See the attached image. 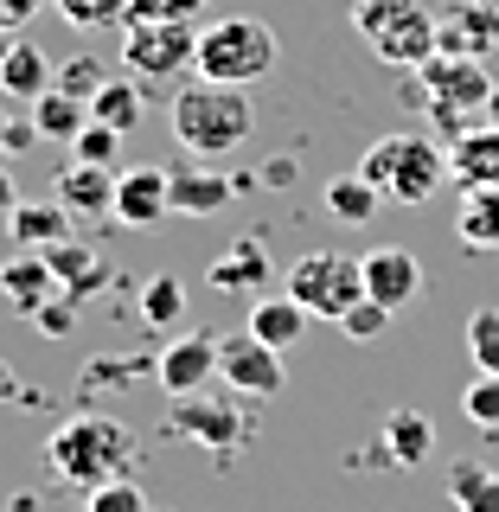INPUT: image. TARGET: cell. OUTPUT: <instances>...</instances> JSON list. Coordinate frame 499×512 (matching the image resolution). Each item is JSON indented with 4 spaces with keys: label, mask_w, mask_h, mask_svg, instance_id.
I'll list each match as a JSON object with an SVG mask.
<instances>
[{
    "label": "cell",
    "mask_w": 499,
    "mask_h": 512,
    "mask_svg": "<svg viewBox=\"0 0 499 512\" xmlns=\"http://www.w3.org/2000/svg\"><path fill=\"white\" fill-rule=\"evenodd\" d=\"M128 461H135V429H128L122 416H103V410H84V416H71V423H58L52 442H45V468H52L64 487H84V493L128 474Z\"/></svg>",
    "instance_id": "6da1fadb"
},
{
    "label": "cell",
    "mask_w": 499,
    "mask_h": 512,
    "mask_svg": "<svg viewBox=\"0 0 499 512\" xmlns=\"http://www.w3.org/2000/svg\"><path fill=\"white\" fill-rule=\"evenodd\" d=\"M276 64H282V39H276V26L256 20V13H224V20L199 26V52H192V71H199L205 84L250 90V84H263Z\"/></svg>",
    "instance_id": "7a4b0ae2"
},
{
    "label": "cell",
    "mask_w": 499,
    "mask_h": 512,
    "mask_svg": "<svg viewBox=\"0 0 499 512\" xmlns=\"http://www.w3.org/2000/svg\"><path fill=\"white\" fill-rule=\"evenodd\" d=\"M416 77V103H423V116L429 128L442 135V148L455 135H468L474 122H487V103H493V77H487V58H448L436 52L423 64V71H410Z\"/></svg>",
    "instance_id": "3957f363"
},
{
    "label": "cell",
    "mask_w": 499,
    "mask_h": 512,
    "mask_svg": "<svg viewBox=\"0 0 499 512\" xmlns=\"http://www.w3.org/2000/svg\"><path fill=\"white\" fill-rule=\"evenodd\" d=\"M250 128H256V109H250V96L231 90V84H205L199 77V84H186L173 96V141L199 160L237 154L250 141Z\"/></svg>",
    "instance_id": "277c9868"
},
{
    "label": "cell",
    "mask_w": 499,
    "mask_h": 512,
    "mask_svg": "<svg viewBox=\"0 0 499 512\" xmlns=\"http://www.w3.org/2000/svg\"><path fill=\"white\" fill-rule=\"evenodd\" d=\"M359 173L378 186V199L410 205V212H416V205H429L442 192L448 148H442V141H429V135H378L372 148H365Z\"/></svg>",
    "instance_id": "5b68a950"
},
{
    "label": "cell",
    "mask_w": 499,
    "mask_h": 512,
    "mask_svg": "<svg viewBox=\"0 0 499 512\" xmlns=\"http://www.w3.org/2000/svg\"><path fill=\"white\" fill-rule=\"evenodd\" d=\"M352 32L391 71H423L436 58V7L423 0H352Z\"/></svg>",
    "instance_id": "8992f818"
},
{
    "label": "cell",
    "mask_w": 499,
    "mask_h": 512,
    "mask_svg": "<svg viewBox=\"0 0 499 512\" xmlns=\"http://www.w3.org/2000/svg\"><path fill=\"white\" fill-rule=\"evenodd\" d=\"M288 295H295L314 320H333V327H340L346 308L365 301V263L346 256V250H314V256H301V263L288 269Z\"/></svg>",
    "instance_id": "52a82bcc"
},
{
    "label": "cell",
    "mask_w": 499,
    "mask_h": 512,
    "mask_svg": "<svg viewBox=\"0 0 499 512\" xmlns=\"http://www.w3.org/2000/svg\"><path fill=\"white\" fill-rule=\"evenodd\" d=\"M192 52H199V26L192 20H135L122 32V64L141 84H160V77H180Z\"/></svg>",
    "instance_id": "ba28073f"
},
{
    "label": "cell",
    "mask_w": 499,
    "mask_h": 512,
    "mask_svg": "<svg viewBox=\"0 0 499 512\" xmlns=\"http://www.w3.org/2000/svg\"><path fill=\"white\" fill-rule=\"evenodd\" d=\"M218 378L231 384L237 397H276L288 372H282V352L276 346H263L250 327H237V333H218Z\"/></svg>",
    "instance_id": "9c48e42d"
},
{
    "label": "cell",
    "mask_w": 499,
    "mask_h": 512,
    "mask_svg": "<svg viewBox=\"0 0 499 512\" xmlns=\"http://www.w3.org/2000/svg\"><path fill=\"white\" fill-rule=\"evenodd\" d=\"M436 52L493 58L499 52V0H442L436 7Z\"/></svg>",
    "instance_id": "30bf717a"
},
{
    "label": "cell",
    "mask_w": 499,
    "mask_h": 512,
    "mask_svg": "<svg viewBox=\"0 0 499 512\" xmlns=\"http://www.w3.org/2000/svg\"><path fill=\"white\" fill-rule=\"evenodd\" d=\"M154 378L167 397H199L218 378V333H180V340H167L154 359Z\"/></svg>",
    "instance_id": "8fae6325"
},
{
    "label": "cell",
    "mask_w": 499,
    "mask_h": 512,
    "mask_svg": "<svg viewBox=\"0 0 499 512\" xmlns=\"http://www.w3.org/2000/svg\"><path fill=\"white\" fill-rule=\"evenodd\" d=\"M167 186H173V212H180V218H212V212H224V205L237 199V180H231V173H218L212 160H199V154L173 160Z\"/></svg>",
    "instance_id": "7c38bea8"
},
{
    "label": "cell",
    "mask_w": 499,
    "mask_h": 512,
    "mask_svg": "<svg viewBox=\"0 0 499 512\" xmlns=\"http://www.w3.org/2000/svg\"><path fill=\"white\" fill-rule=\"evenodd\" d=\"M359 263H365V295H372L378 308L397 314L423 295V263H416L404 244H378V250H365Z\"/></svg>",
    "instance_id": "4fadbf2b"
},
{
    "label": "cell",
    "mask_w": 499,
    "mask_h": 512,
    "mask_svg": "<svg viewBox=\"0 0 499 512\" xmlns=\"http://www.w3.org/2000/svg\"><path fill=\"white\" fill-rule=\"evenodd\" d=\"M173 436L186 442H205L212 455H231L237 442H244V416H237V404H224V397H180V410L167 416Z\"/></svg>",
    "instance_id": "5bb4252c"
},
{
    "label": "cell",
    "mask_w": 499,
    "mask_h": 512,
    "mask_svg": "<svg viewBox=\"0 0 499 512\" xmlns=\"http://www.w3.org/2000/svg\"><path fill=\"white\" fill-rule=\"evenodd\" d=\"M173 212V186H167V167H122L116 173V224L128 231H148Z\"/></svg>",
    "instance_id": "9a60e30c"
},
{
    "label": "cell",
    "mask_w": 499,
    "mask_h": 512,
    "mask_svg": "<svg viewBox=\"0 0 499 512\" xmlns=\"http://www.w3.org/2000/svg\"><path fill=\"white\" fill-rule=\"evenodd\" d=\"M212 288H224V295H244V301H256V295H269V244H263V231H244L224 256H212Z\"/></svg>",
    "instance_id": "2e32d148"
},
{
    "label": "cell",
    "mask_w": 499,
    "mask_h": 512,
    "mask_svg": "<svg viewBox=\"0 0 499 512\" xmlns=\"http://www.w3.org/2000/svg\"><path fill=\"white\" fill-rule=\"evenodd\" d=\"M52 295H58V276H52V263H45V250H20V256L0 263V301H7V314L32 320Z\"/></svg>",
    "instance_id": "e0dca14e"
},
{
    "label": "cell",
    "mask_w": 499,
    "mask_h": 512,
    "mask_svg": "<svg viewBox=\"0 0 499 512\" xmlns=\"http://www.w3.org/2000/svg\"><path fill=\"white\" fill-rule=\"evenodd\" d=\"M52 199L71 218H116V167H84V160H71L52 180Z\"/></svg>",
    "instance_id": "ac0fdd59"
},
{
    "label": "cell",
    "mask_w": 499,
    "mask_h": 512,
    "mask_svg": "<svg viewBox=\"0 0 499 512\" xmlns=\"http://www.w3.org/2000/svg\"><path fill=\"white\" fill-rule=\"evenodd\" d=\"M448 180L461 192L499 186V122H474L468 135L448 141Z\"/></svg>",
    "instance_id": "d6986e66"
},
{
    "label": "cell",
    "mask_w": 499,
    "mask_h": 512,
    "mask_svg": "<svg viewBox=\"0 0 499 512\" xmlns=\"http://www.w3.org/2000/svg\"><path fill=\"white\" fill-rule=\"evenodd\" d=\"M52 84H58V71H52V58H45L32 39H20L7 52V64H0V96H7V103H26L32 109Z\"/></svg>",
    "instance_id": "ffe728a7"
},
{
    "label": "cell",
    "mask_w": 499,
    "mask_h": 512,
    "mask_svg": "<svg viewBox=\"0 0 499 512\" xmlns=\"http://www.w3.org/2000/svg\"><path fill=\"white\" fill-rule=\"evenodd\" d=\"M7 231H13L20 250H52V244L71 237V212H64L58 199H20L13 218H7Z\"/></svg>",
    "instance_id": "44dd1931"
},
{
    "label": "cell",
    "mask_w": 499,
    "mask_h": 512,
    "mask_svg": "<svg viewBox=\"0 0 499 512\" xmlns=\"http://www.w3.org/2000/svg\"><path fill=\"white\" fill-rule=\"evenodd\" d=\"M90 122L116 128V135H135V128L148 122V90H141V77H109V84L90 96Z\"/></svg>",
    "instance_id": "7402d4cb"
},
{
    "label": "cell",
    "mask_w": 499,
    "mask_h": 512,
    "mask_svg": "<svg viewBox=\"0 0 499 512\" xmlns=\"http://www.w3.org/2000/svg\"><path fill=\"white\" fill-rule=\"evenodd\" d=\"M244 327H250L263 346L288 352V346L301 340V327H308V308H301L295 295H256V301H250V320H244Z\"/></svg>",
    "instance_id": "603a6c76"
},
{
    "label": "cell",
    "mask_w": 499,
    "mask_h": 512,
    "mask_svg": "<svg viewBox=\"0 0 499 512\" xmlns=\"http://www.w3.org/2000/svg\"><path fill=\"white\" fill-rule=\"evenodd\" d=\"M429 448H436V429H429L423 410H391L384 416V461H391V468H416Z\"/></svg>",
    "instance_id": "cb8c5ba5"
},
{
    "label": "cell",
    "mask_w": 499,
    "mask_h": 512,
    "mask_svg": "<svg viewBox=\"0 0 499 512\" xmlns=\"http://www.w3.org/2000/svg\"><path fill=\"white\" fill-rule=\"evenodd\" d=\"M32 128H39V141H77L90 128V103L84 96H64L58 84L32 103Z\"/></svg>",
    "instance_id": "d4e9b609"
},
{
    "label": "cell",
    "mask_w": 499,
    "mask_h": 512,
    "mask_svg": "<svg viewBox=\"0 0 499 512\" xmlns=\"http://www.w3.org/2000/svg\"><path fill=\"white\" fill-rule=\"evenodd\" d=\"M448 500H455V512H499V468L448 461Z\"/></svg>",
    "instance_id": "484cf974"
},
{
    "label": "cell",
    "mask_w": 499,
    "mask_h": 512,
    "mask_svg": "<svg viewBox=\"0 0 499 512\" xmlns=\"http://www.w3.org/2000/svg\"><path fill=\"white\" fill-rule=\"evenodd\" d=\"M455 237H461L468 250H493V256H499V186L461 192V218H455Z\"/></svg>",
    "instance_id": "4316f807"
},
{
    "label": "cell",
    "mask_w": 499,
    "mask_h": 512,
    "mask_svg": "<svg viewBox=\"0 0 499 512\" xmlns=\"http://www.w3.org/2000/svg\"><path fill=\"white\" fill-rule=\"evenodd\" d=\"M327 212L340 218V224H372L378 186L365 180V173H340V180H327Z\"/></svg>",
    "instance_id": "83f0119b"
},
{
    "label": "cell",
    "mask_w": 499,
    "mask_h": 512,
    "mask_svg": "<svg viewBox=\"0 0 499 512\" xmlns=\"http://www.w3.org/2000/svg\"><path fill=\"white\" fill-rule=\"evenodd\" d=\"M45 263H52V276H58V282H71V288H96V282H103V263H96L84 244H71V237L45 250Z\"/></svg>",
    "instance_id": "f1b7e54d"
},
{
    "label": "cell",
    "mask_w": 499,
    "mask_h": 512,
    "mask_svg": "<svg viewBox=\"0 0 499 512\" xmlns=\"http://www.w3.org/2000/svg\"><path fill=\"white\" fill-rule=\"evenodd\" d=\"M468 359L487 378H499V308H474L468 314Z\"/></svg>",
    "instance_id": "f546056e"
},
{
    "label": "cell",
    "mask_w": 499,
    "mask_h": 512,
    "mask_svg": "<svg viewBox=\"0 0 499 512\" xmlns=\"http://www.w3.org/2000/svg\"><path fill=\"white\" fill-rule=\"evenodd\" d=\"M77 32H103V26H128V0H52Z\"/></svg>",
    "instance_id": "4dcf8cb0"
},
{
    "label": "cell",
    "mask_w": 499,
    "mask_h": 512,
    "mask_svg": "<svg viewBox=\"0 0 499 512\" xmlns=\"http://www.w3.org/2000/svg\"><path fill=\"white\" fill-rule=\"evenodd\" d=\"M180 314H186V288L173 276H154L148 288H141V320H148V327H173Z\"/></svg>",
    "instance_id": "1f68e13d"
},
{
    "label": "cell",
    "mask_w": 499,
    "mask_h": 512,
    "mask_svg": "<svg viewBox=\"0 0 499 512\" xmlns=\"http://www.w3.org/2000/svg\"><path fill=\"white\" fill-rule=\"evenodd\" d=\"M84 512H148V493L135 487V474H116L84 493Z\"/></svg>",
    "instance_id": "d6a6232c"
},
{
    "label": "cell",
    "mask_w": 499,
    "mask_h": 512,
    "mask_svg": "<svg viewBox=\"0 0 499 512\" xmlns=\"http://www.w3.org/2000/svg\"><path fill=\"white\" fill-rule=\"evenodd\" d=\"M116 154H122V135L103 128V122H90L84 135L71 141V160H84V167H116Z\"/></svg>",
    "instance_id": "836d02e7"
},
{
    "label": "cell",
    "mask_w": 499,
    "mask_h": 512,
    "mask_svg": "<svg viewBox=\"0 0 499 512\" xmlns=\"http://www.w3.org/2000/svg\"><path fill=\"white\" fill-rule=\"evenodd\" d=\"M461 416H468L474 429H499V378L480 372L468 391H461Z\"/></svg>",
    "instance_id": "e575fe53"
},
{
    "label": "cell",
    "mask_w": 499,
    "mask_h": 512,
    "mask_svg": "<svg viewBox=\"0 0 499 512\" xmlns=\"http://www.w3.org/2000/svg\"><path fill=\"white\" fill-rule=\"evenodd\" d=\"M103 84H109V71H103L96 58H71V64H58V90H64V96H84V103H90V96L103 90Z\"/></svg>",
    "instance_id": "d590c367"
},
{
    "label": "cell",
    "mask_w": 499,
    "mask_h": 512,
    "mask_svg": "<svg viewBox=\"0 0 499 512\" xmlns=\"http://www.w3.org/2000/svg\"><path fill=\"white\" fill-rule=\"evenodd\" d=\"M205 7H212V0H128V26L135 20H192L199 26Z\"/></svg>",
    "instance_id": "8d00e7d4"
},
{
    "label": "cell",
    "mask_w": 499,
    "mask_h": 512,
    "mask_svg": "<svg viewBox=\"0 0 499 512\" xmlns=\"http://www.w3.org/2000/svg\"><path fill=\"white\" fill-rule=\"evenodd\" d=\"M384 327H391V308H378L372 295H365L359 308H346V320H340V333H352V340H378Z\"/></svg>",
    "instance_id": "74e56055"
},
{
    "label": "cell",
    "mask_w": 499,
    "mask_h": 512,
    "mask_svg": "<svg viewBox=\"0 0 499 512\" xmlns=\"http://www.w3.org/2000/svg\"><path fill=\"white\" fill-rule=\"evenodd\" d=\"M32 327H39V333H71V327H77V314H71V295H52L39 314H32Z\"/></svg>",
    "instance_id": "f35d334b"
},
{
    "label": "cell",
    "mask_w": 499,
    "mask_h": 512,
    "mask_svg": "<svg viewBox=\"0 0 499 512\" xmlns=\"http://www.w3.org/2000/svg\"><path fill=\"white\" fill-rule=\"evenodd\" d=\"M45 7H52V0H0V20H7L13 32H20L26 20H39V13H45Z\"/></svg>",
    "instance_id": "ab89813d"
},
{
    "label": "cell",
    "mask_w": 499,
    "mask_h": 512,
    "mask_svg": "<svg viewBox=\"0 0 499 512\" xmlns=\"http://www.w3.org/2000/svg\"><path fill=\"white\" fill-rule=\"evenodd\" d=\"M263 180H269V186H295V180H301V167H295L288 154H276V160L263 167Z\"/></svg>",
    "instance_id": "60d3db41"
},
{
    "label": "cell",
    "mask_w": 499,
    "mask_h": 512,
    "mask_svg": "<svg viewBox=\"0 0 499 512\" xmlns=\"http://www.w3.org/2000/svg\"><path fill=\"white\" fill-rule=\"evenodd\" d=\"M32 141H39V128H32V116H26V122H7V154H26Z\"/></svg>",
    "instance_id": "b9f144b4"
},
{
    "label": "cell",
    "mask_w": 499,
    "mask_h": 512,
    "mask_svg": "<svg viewBox=\"0 0 499 512\" xmlns=\"http://www.w3.org/2000/svg\"><path fill=\"white\" fill-rule=\"evenodd\" d=\"M13 205H20V192H13V173L0 167V218H13Z\"/></svg>",
    "instance_id": "7bdbcfd3"
},
{
    "label": "cell",
    "mask_w": 499,
    "mask_h": 512,
    "mask_svg": "<svg viewBox=\"0 0 499 512\" xmlns=\"http://www.w3.org/2000/svg\"><path fill=\"white\" fill-rule=\"evenodd\" d=\"M13 45H20V32H13L7 20H0V64H7V52H13Z\"/></svg>",
    "instance_id": "ee69618b"
},
{
    "label": "cell",
    "mask_w": 499,
    "mask_h": 512,
    "mask_svg": "<svg viewBox=\"0 0 499 512\" xmlns=\"http://www.w3.org/2000/svg\"><path fill=\"white\" fill-rule=\"evenodd\" d=\"M487 122H499V84H493V103H487Z\"/></svg>",
    "instance_id": "f6af8a7d"
},
{
    "label": "cell",
    "mask_w": 499,
    "mask_h": 512,
    "mask_svg": "<svg viewBox=\"0 0 499 512\" xmlns=\"http://www.w3.org/2000/svg\"><path fill=\"white\" fill-rule=\"evenodd\" d=\"M0 154H7V116H0Z\"/></svg>",
    "instance_id": "bcb514c9"
},
{
    "label": "cell",
    "mask_w": 499,
    "mask_h": 512,
    "mask_svg": "<svg viewBox=\"0 0 499 512\" xmlns=\"http://www.w3.org/2000/svg\"><path fill=\"white\" fill-rule=\"evenodd\" d=\"M0 391H7V372H0Z\"/></svg>",
    "instance_id": "7dc6e473"
}]
</instances>
